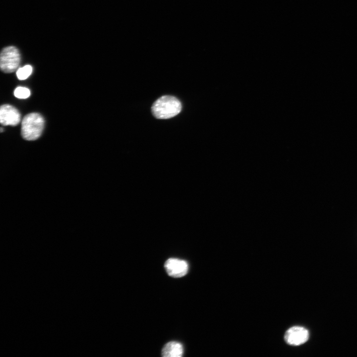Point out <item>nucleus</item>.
I'll return each instance as SVG.
<instances>
[{"label": "nucleus", "mask_w": 357, "mask_h": 357, "mask_svg": "<svg viewBox=\"0 0 357 357\" xmlns=\"http://www.w3.org/2000/svg\"><path fill=\"white\" fill-rule=\"evenodd\" d=\"M20 55L18 50L14 46L3 48L0 54V67L4 73H11L19 66Z\"/></svg>", "instance_id": "obj_3"}, {"label": "nucleus", "mask_w": 357, "mask_h": 357, "mask_svg": "<svg viewBox=\"0 0 357 357\" xmlns=\"http://www.w3.org/2000/svg\"><path fill=\"white\" fill-rule=\"evenodd\" d=\"M284 337L287 344L293 346H298L304 344L308 340L309 332L304 327L294 326L286 331Z\"/></svg>", "instance_id": "obj_4"}, {"label": "nucleus", "mask_w": 357, "mask_h": 357, "mask_svg": "<svg viewBox=\"0 0 357 357\" xmlns=\"http://www.w3.org/2000/svg\"><path fill=\"white\" fill-rule=\"evenodd\" d=\"M32 67L30 65H26L22 67L18 68L16 71V75L19 80H24L27 78L32 72Z\"/></svg>", "instance_id": "obj_8"}, {"label": "nucleus", "mask_w": 357, "mask_h": 357, "mask_svg": "<svg viewBox=\"0 0 357 357\" xmlns=\"http://www.w3.org/2000/svg\"><path fill=\"white\" fill-rule=\"evenodd\" d=\"M2 131H3L2 128L1 127V128H0V132H2Z\"/></svg>", "instance_id": "obj_10"}, {"label": "nucleus", "mask_w": 357, "mask_h": 357, "mask_svg": "<svg viewBox=\"0 0 357 357\" xmlns=\"http://www.w3.org/2000/svg\"><path fill=\"white\" fill-rule=\"evenodd\" d=\"M20 113L13 106L4 104L0 107V121L2 125L16 126L20 122Z\"/></svg>", "instance_id": "obj_6"}, {"label": "nucleus", "mask_w": 357, "mask_h": 357, "mask_svg": "<svg viewBox=\"0 0 357 357\" xmlns=\"http://www.w3.org/2000/svg\"><path fill=\"white\" fill-rule=\"evenodd\" d=\"M44 119L39 114L32 113L26 115L21 123V135L29 141L37 139L41 135L44 126Z\"/></svg>", "instance_id": "obj_2"}, {"label": "nucleus", "mask_w": 357, "mask_h": 357, "mask_svg": "<svg viewBox=\"0 0 357 357\" xmlns=\"http://www.w3.org/2000/svg\"><path fill=\"white\" fill-rule=\"evenodd\" d=\"M14 94L18 98L26 99L30 96V91L26 87H18L15 89Z\"/></svg>", "instance_id": "obj_9"}, {"label": "nucleus", "mask_w": 357, "mask_h": 357, "mask_svg": "<svg viewBox=\"0 0 357 357\" xmlns=\"http://www.w3.org/2000/svg\"><path fill=\"white\" fill-rule=\"evenodd\" d=\"M181 105L175 97L165 95L158 99L151 108L153 116L159 119L173 118L180 113Z\"/></svg>", "instance_id": "obj_1"}, {"label": "nucleus", "mask_w": 357, "mask_h": 357, "mask_svg": "<svg viewBox=\"0 0 357 357\" xmlns=\"http://www.w3.org/2000/svg\"><path fill=\"white\" fill-rule=\"evenodd\" d=\"M161 353L164 357H180L183 353V348L178 342H170L164 346Z\"/></svg>", "instance_id": "obj_7"}, {"label": "nucleus", "mask_w": 357, "mask_h": 357, "mask_svg": "<svg viewBox=\"0 0 357 357\" xmlns=\"http://www.w3.org/2000/svg\"><path fill=\"white\" fill-rule=\"evenodd\" d=\"M168 274L174 278H179L185 275L188 270L186 261L177 258H169L164 265Z\"/></svg>", "instance_id": "obj_5"}]
</instances>
